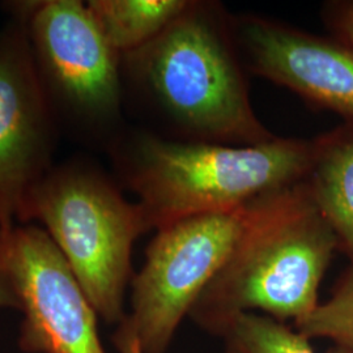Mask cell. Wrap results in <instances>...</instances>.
Returning <instances> with one entry per match:
<instances>
[{"label": "cell", "mask_w": 353, "mask_h": 353, "mask_svg": "<svg viewBox=\"0 0 353 353\" xmlns=\"http://www.w3.org/2000/svg\"><path fill=\"white\" fill-rule=\"evenodd\" d=\"M0 271L16 292L26 353H106L97 313L45 229L0 228Z\"/></svg>", "instance_id": "obj_7"}, {"label": "cell", "mask_w": 353, "mask_h": 353, "mask_svg": "<svg viewBox=\"0 0 353 353\" xmlns=\"http://www.w3.org/2000/svg\"><path fill=\"white\" fill-rule=\"evenodd\" d=\"M221 338L223 353H316L300 331L261 313L236 318Z\"/></svg>", "instance_id": "obj_12"}, {"label": "cell", "mask_w": 353, "mask_h": 353, "mask_svg": "<svg viewBox=\"0 0 353 353\" xmlns=\"http://www.w3.org/2000/svg\"><path fill=\"white\" fill-rule=\"evenodd\" d=\"M11 4L24 16L42 89L58 123L83 132L119 110V54L79 0Z\"/></svg>", "instance_id": "obj_6"}, {"label": "cell", "mask_w": 353, "mask_h": 353, "mask_svg": "<svg viewBox=\"0 0 353 353\" xmlns=\"http://www.w3.org/2000/svg\"><path fill=\"white\" fill-rule=\"evenodd\" d=\"M326 19L336 39L353 51V0L328 6Z\"/></svg>", "instance_id": "obj_14"}, {"label": "cell", "mask_w": 353, "mask_h": 353, "mask_svg": "<svg viewBox=\"0 0 353 353\" xmlns=\"http://www.w3.org/2000/svg\"><path fill=\"white\" fill-rule=\"evenodd\" d=\"M37 220L63 255L89 303L106 323H121L131 252L148 232L131 204L84 163L51 168L26 198L20 221Z\"/></svg>", "instance_id": "obj_3"}, {"label": "cell", "mask_w": 353, "mask_h": 353, "mask_svg": "<svg viewBox=\"0 0 353 353\" xmlns=\"http://www.w3.org/2000/svg\"><path fill=\"white\" fill-rule=\"evenodd\" d=\"M250 205L192 216L157 230L132 279L131 312L118 325L143 353H166L182 321L227 262Z\"/></svg>", "instance_id": "obj_5"}, {"label": "cell", "mask_w": 353, "mask_h": 353, "mask_svg": "<svg viewBox=\"0 0 353 353\" xmlns=\"http://www.w3.org/2000/svg\"><path fill=\"white\" fill-rule=\"evenodd\" d=\"M55 132L26 19L13 11L11 24L0 32V228L20 220L30 190L52 168Z\"/></svg>", "instance_id": "obj_8"}, {"label": "cell", "mask_w": 353, "mask_h": 353, "mask_svg": "<svg viewBox=\"0 0 353 353\" xmlns=\"http://www.w3.org/2000/svg\"><path fill=\"white\" fill-rule=\"evenodd\" d=\"M296 330L309 341L326 338L335 348L353 353V265L343 272L327 303H319Z\"/></svg>", "instance_id": "obj_13"}, {"label": "cell", "mask_w": 353, "mask_h": 353, "mask_svg": "<svg viewBox=\"0 0 353 353\" xmlns=\"http://www.w3.org/2000/svg\"><path fill=\"white\" fill-rule=\"evenodd\" d=\"M316 154L306 183L318 210L353 265V125L314 139Z\"/></svg>", "instance_id": "obj_10"}, {"label": "cell", "mask_w": 353, "mask_h": 353, "mask_svg": "<svg viewBox=\"0 0 353 353\" xmlns=\"http://www.w3.org/2000/svg\"><path fill=\"white\" fill-rule=\"evenodd\" d=\"M314 154V140L275 137L232 147L141 135L128 148L123 174L139 196L148 230H159L182 219L240 208L301 182Z\"/></svg>", "instance_id": "obj_2"}, {"label": "cell", "mask_w": 353, "mask_h": 353, "mask_svg": "<svg viewBox=\"0 0 353 353\" xmlns=\"http://www.w3.org/2000/svg\"><path fill=\"white\" fill-rule=\"evenodd\" d=\"M123 57L156 101L204 138L242 145L275 138L252 112L240 70L199 4L191 3L157 37Z\"/></svg>", "instance_id": "obj_4"}, {"label": "cell", "mask_w": 353, "mask_h": 353, "mask_svg": "<svg viewBox=\"0 0 353 353\" xmlns=\"http://www.w3.org/2000/svg\"><path fill=\"white\" fill-rule=\"evenodd\" d=\"M6 307L20 310L21 305L16 292L13 290L12 284L0 271V309H6Z\"/></svg>", "instance_id": "obj_15"}, {"label": "cell", "mask_w": 353, "mask_h": 353, "mask_svg": "<svg viewBox=\"0 0 353 353\" xmlns=\"http://www.w3.org/2000/svg\"><path fill=\"white\" fill-rule=\"evenodd\" d=\"M191 6L186 0H90L97 26L114 50L126 55L164 32Z\"/></svg>", "instance_id": "obj_11"}, {"label": "cell", "mask_w": 353, "mask_h": 353, "mask_svg": "<svg viewBox=\"0 0 353 353\" xmlns=\"http://www.w3.org/2000/svg\"><path fill=\"white\" fill-rule=\"evenodd\" d=\"M328 353H350L345 352V351H341V350H338V348H332V350H330Z\"/></svg>", "instance_id": "obj_17"}, {"label": "cell", "mask_w": 353, "mask_h": 353, "mask_svg": "<svg viewBox=\"0 0 353 353\" xmlns=\"http://www.w3.org/2000/svg\"><path fill=\"white\" fill-rule=\"evenodd\" d=\"M338 240L306 181L252 203L240 237L189 316L223 336L236 318L262 313L301 322L316 309Z\"/></svg>", "instance_id": "obj_1"}, {"label": "cell", "mask_w": 353, "mask_h": 353, "mask_svg": "<svg viewBox=\"0 0 353 353\" xmlns=\"http://www.w3.org/2000/svg\"><path fill=\"white\" fill-rule=\"evenodd\" d=\"M114 345L119 353H143L138 341L126 331L117 328L113 336Z\"/></svg>", "instance_id": "obj_16"}, {"label": "cell", "mask_w": 353, "mask_h": 353, "mask_svg": "<svg viewBox=\"0 0 353 353\" xmlns=\"http://www.w3.org/2000/svg\"><path fill=\"white\" fill-rule=\"evenodd\" d=\"M252 70L353 125V51L338 39L252 19L243 29Z\"/></svg>", "instance_id": "obj_9"}]
</instances>
